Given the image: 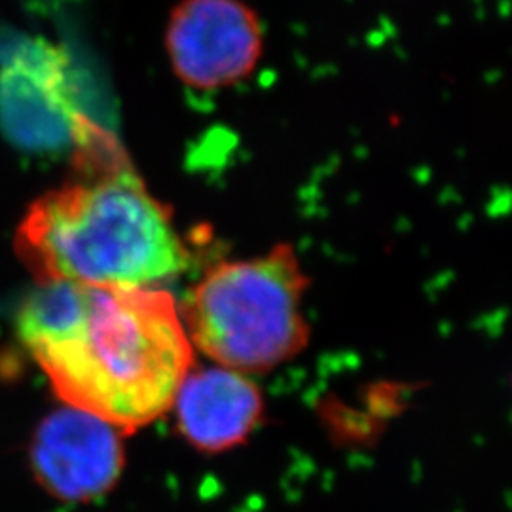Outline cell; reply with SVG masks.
Returning <instances> with one entry per match:
<instances>
[{
	"instance_id": "obj_5",
	"label": "cell",
	"mask_w": 512,
	"mask_h": 512,
	"mask_svg": "<svg viewBox=\"0 0 512 512\" xmlns=\"http://www.w3.org/2000/svg\"><path fill=\"white\" fill-rule=\"evenodd\" d=\"M33 461L52 494L74 501L105 494L124 465L118 429L73 406L44 421Z\"/></svg>"
},
{
	"instance_id": "obj_3",
	"label": "cell",
	"mask_w": 512,
	"mask_h": 512,
	"mask_svg": "<svg viewBox=\"0 0 512 512\" xmlns=\"http://www.w3.org/2000/svg\"><path fill=\"white\" fill-rule=\"evenodd\" d=\"M308 279L291 245L222 262L188 291L181 319L190 344L219 366L264 372L308 344L302 302Z\"/></svg>"
},
{
	"instance_id": "obj_1",
	"label": "cell",
	"mask_w": 512,
	"mask_h": 512,
	"mask_svg": "<svg viewBox=\"0 0 512 512\" xmlns=\"http://www.w3.org/2000/svg\"><path fill=\"white\" fill-rule=\"evenodd\" d=\"M18 329L65 403L124 433L173 408L194 361L179 306L160 287L38 283Z\"/></svg>"
},
{
	"instance_id": "obj_4",
	"label": "cell",
	"mask_w": 512,
	"mask_h": 512,
	"mask_svg": "<svg viewBox=\"0 0 512 512\" xmlns=\"http://www.w3.org/2000/svg\"><path fill=\"white\" fill-rule=\"evenodd\" d=\"M165 48L186 86L219 90L253 73L262 29L241 0H183L169 19Z\"/></svg>"
},
{
	"instance_id": "obj_2",
	"label": "cell",
	"mask_w": 512,
	"mask_h": 512,
	"mask_svg": "<svg viewBox=\"0 0 512 512\" xmlns=\"http://www.w3.org/2000/svg\"><path fill=\"white\" fill-rule=\"evenodd\" d=\"M82 173L42 194L19 222L14 249L38 283L154 289L184 270L188 251L169 209L101 133L80 145Z\"/></svg>"
},
{
	"instance_id": "obj_6",
	"label": "cell",
	"mask_w": 512,
	"mask_h": 512,
	"mask_svg": "<svg viewBox=\"0 0 512 512\" xmlns=\"http://www.w3.org/2000/svg\"><path fill=\"white\" fill-rule=\"evenodd\" d=\"M179 431L202 452H224L247 439L262 418V395L243 372L224 366L188 372L175 397Z\"/></svg>"
}]
</instances>
